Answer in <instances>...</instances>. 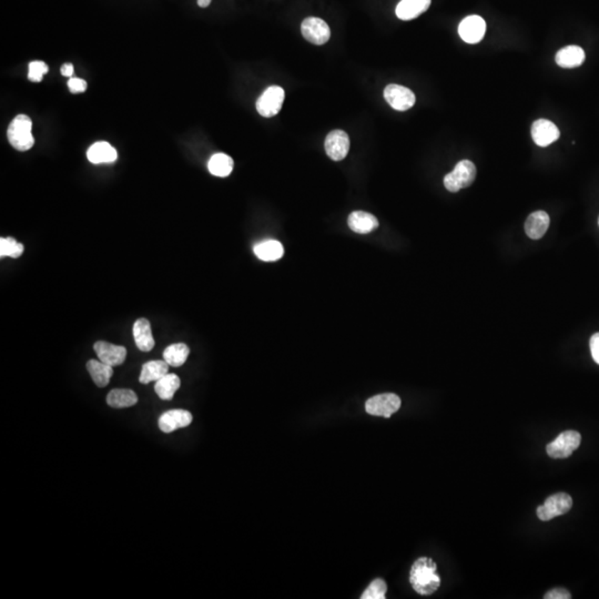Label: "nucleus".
<instances>
[{"mask_svg":"<svg viewBox=\"0 0 599 599\" xmlns=\"http://www.w3.org/2000/svg\"><path fill=\"white\" fill-rule=\"evenodd\" d=\"M189 353V347L185 343H175L163 351V359L170 367H179L185 364Z\"/></svg>","mask_w":599,"mask_h":599,"instance_id":"obj_27","label":"nucleus"},{"mask_svg":"<svg viewBox=\"0 0 599 599\" xmlns=\"http://www.w3.org/2000/svg\"><path fill=\"white\" fill-rule=\"evenodd\" d=\"M486 33V23L481 16L472 15L465 18L459 26V37L467 43H478Z\"/></svg>","mask_w":599,"mask_h":599,"instance_id":"obj_10","label":"nucleus"},{"mask_svg":"<svg viewBox=\"0 0 599 599\" xmlns=\"http://www.w3.org/2000/svg\"><path fill=\"white\" fill-rule=\"evenodd\" d=\"M87 158L90 163H93V165L113 163L117 160L118 153L117 150L110 143H106V141H99V143H93L88 149Z\"/></svg>","mask_w":599,"mask_h":599,"instance_id":"obj_19","label":"nucleus"},{"mask_svg":"<svg viewBox=\"0 0 599 599\" xmlns=\"http://www.w3.org/2000/svg\"><path fill=\"white\" fill-rule=\"evenodd\" d=\"M253 251L260 260H262L265 262L277 261V260L281 259L283 257V253H285L283 245L275 240H267L263 242L257 243V245H255Z\"/></svg>","mask_w":599,"mask_h":599,"instance_id":"obj_22","label":"nucleus"},{"mask_svg":"<svg viewBox=\"0 0 599 599\" xmlns=\"http://www.w3.org/2000/svg\"><path fill=\"white\" fill-rule=\"evenodd\" d=\"M24 245L18 243L14 237H1L0 239V257H19L23 255Z\"/></svg>","mask_w":599,"mask_h":599,"instance_id":"obj_28","label":"nucleus"},{"mask_svg":"<svg viewBox=\"0 0 599 599\" xmlns=\"http://www.w3.org/2000/svg\"><path fill=\"white\" fill-rule=\"evenodd\" d=\"M33 121L28 116L18 115L8 127L7 135L10 145L19 151H27L35 145L33 133Z\"/></svg>","mask_w":599,"mask_h":599,"instance_id":"obj_2","label":"nucleus"},{"mask_svg":"<svg viewBox=\"0 0 599 599\" xmlns=\"http://www.w3.org/2000/svg\"><path fill=\"white\" fill-rule=\"evenodd\" d=\"M437 565L432 558L421 557L413 564L409 573V583L419 595H431L441 586V577L436 573Z\"/></svg>","mask_w":599,"mask_h":599,"instance_id":"obj_1","label":"nucleus"},{"mask_svg":"<svg viewBox=\"0 0 599 599\" xmlns=\"http://www.w3.org/2000/svg\"><path fill=\"white\" fill-rule=\"evenodd\" d=\"M589 347H590V352H592L593 359L595 362L599 365V333H595L590 341H589Z\"/></svg>","mask_w":599,"mask_h":599,"instance_id":"obj_33","label":"nucleus"},{"mask_svg":"<svg viewBox=\"0 0 599 599\" xmlns=\"http://www.w3.org/2000/svg\"><path fill=\"white\" fill-rule=\"evenodd\" d=\"M211 4V0H198V5L201 8H207Z\"/></svg>","mask_w":599,"mask_h":599,"instance_id":"obj_35","label":"nucleus"},{"mask_svg":"<svg viewBox=\"0 0 599 599\" xmlns=\"http://www.w3.org/2000/svg\"><path fill=\"white\" fill-rule=\"evenodd\" d=\"M598 223H599V221H598Z\"/></svg>","mask_w":599,"mask_h":599,"instance_id":"obj_36","label":"nucleus"},{"mask_svg":"<svg viewBox=\"0 0 599 599\" xmlns=\"http://www.w3.org/2000/svg\"><path fill=\"white\" fill-rule=\"evenodd\" d=\"M301 33L305 40L313 45H324L331 37V30L324 20L317 17H309L303 20Z\"/></svg>","mask_w":599,"mask_h":599,"instance_id":"obj_8","label":"nucleus"},{"mask_svg":"<svg viewBox=\"0 0 599 599\" xmlns=\"http://www.w3.org/2000/svg\"><path fill=\"white\" fill-rule=\"evenodd\" d=\"M325 153L334 161H341L349 151V138L343 130H333L325 138Z\"/></svg>","mask_w":599,"mask_h":599,"instance_id":"obj_11","label":"nucleus"},{"mask_svg":"<svg viewBox=\"0 0 599 599\" xmlns=\"http://www.w3.org/2000/svg\"><path fill=\"white\" fill-rule=\"evenodd\" d=\"M170 365L163 361H149L143 365L141 369V374H140L139 381L143 384H148L150 382H157L161 377L168 374Z\"/></svg>","mask_w":599,"mask_h":599,"instance_id":"obj_21","label":"nucleus"},{"mask_svg":"<svg viewBox=\"0 0 599 599\" xmlns=\"http://www.w3.org/2000/svg\"><path fill=\"white\" fill-rule=\"evenodd\" d=\"M572 506V497L566 493H557L549 496L544 504L537 508V517L543 522H547L555 517L566 514Z\"/></svg>","mask_w":599,"mask_h":599,"instance_id":"obj_5","label":"nucleus"},{"mask_svg":"<svg viewBox=\"0 0 599 599\" xmlns=\"http://www.w3.org/2000/svg\"><path fill=\"white\" fill-rule=\"evenodd\" d=\"M180 385H181V381H180L179 377L168 373L167 375L161 377L159 381L155 382V391L160 399L170 401L175 396Z\"/></svg>","mask_w":599,"mask_h":599,"instance_id":"obj_25","label":"nucleus"},{"mask_svg":"<svg viewBox=\"0 0 599 599\" xmlns=\"http://www.w3.org/2000/svg\"><path fill=\"white\" fill-rule=\"evenodd\" d=\"M285 101V90L279 86H271L257 100V113L265 118H272L280 113Z\"/></svg>","mask_w":599,"mask_h":599,"instance_id":"obj_7","label":"nucleus"},{"mask_svg":"<svg viewBox=\"0 0 599 599\" xmlns=\"http://www.w3.org/2000/svg\"><path fill=\"white\" fill-rule=\"evenodd\" d=\"M387 592L386 583L383 579H374L363 593L362 599H384Z\"/></svg>","mask_w":599,"mask_h":599,"instance_id":"obj_29","label":"nucleus"},{"mask_svg":"<svg viewBox=\"0 0 599 599\" xmlns=\"http://www.w3.org/2000/svg\"><path fill=\"white\" fill-rule=\"evenodd\" d=\"M384 98L393 109L397 111H406L415 105L416 98L414 93L409 88L391 83L384 89Z\"/></svg>","mask_w":599,"mask_h":599,"instance_id":"obj_9","label":"nucleus"},{"mask_svg":"<svg viewBox=\"0 0 599 599\" xmlns=\"http://www.w3.org/2000/svg\"><path fill=\"white\" fill-rule=\"evenodd\" d=\"M48 70H49V68L43 61L36 60V61L29 63L28 79L33 83H40L43 80V75L48 73Z\"/></svg>","mask_w":599,"mask_h":599,"instance_id":"obj_30","label":"nucleus"},{"mask_svg":"<svg viewBox=\"0 0 599 599\" xmlns=\"http://www.w3.org/2000/svg\"><path fill=\"white\" fill-rule=\"evenodd\" d=\"M401 407V399L394 393L375 395L367 399L365 411L373 416H383L385 419L392 416Z\"/></svg>","mask_w":599,"mask_h":599,"instance_id":"obj_6","label":"nucleus"},{"mask_svg":"<svg viewBox=\"0 0 599 599\" xmlns=\"http://www.w3.org/2000/svg\"><path fill=\"white\" fill-rule=\"evenodd\" d=\"M133 337L135 345L143 352H149L155 347L151 325L147 319H137L133 325Z\"/></svg>","mask_w":599,"mask_h":599,"instance_id":"obj_16","label":"nucleus"},{"mask_svg":"<svg viewBox=\"0 0 599 599\" xmlns=\"http://www.w3.org/2000/svg\"><path fill=\"white\" fill-rule=\"evenodd\" d=\"M96 353L101 362L110 365V367H118L125 362L127 357V349L121 345L111 344L105 341H98L93 345Z\"/></svg>","mask_w":599,"mask_h":599,"instance_id":"obj_14","label":"nucleus"},{"mask_svg":"<svg viewBox=\"0 0 599 599\" xmlns=\"http://www.w3.org/2000/svg\"><path fill=\"white\" fill-rule=\"evenodd\" d=\"M233 165L235 163H233L232 158L230 155L225 153H215L210 158L208 169L210 173L215 177L225 178L232 173Z\"/></svg>","mask_w":599,"mask_h":599,"instance_id":"obj_26","label":"nucleus"},{"mask_svg":"<svg viewBox=\"0 0 599 599\" xmlns=\"http://www.w3.org/2000/svg\"><path fill=\"white\" fill-rule=\"evenodd\" d=\"M549 223H551V219L545 211H535L527 217L525 222V232L531 239H541L546 233Z\"/></svg>","mask_w":599,"mask_h":599,"instance_id":"obj_17","label":"nucleus"},{"mask_svg":"<svg viewBox=\"0 0 599 599\" xmlns=\"http://www.w3.org/2000/svg\"><path fill=\"white\" fill-rule=\"evenodd\" d=\"M61 73L65 77H71L73 75V66L71 63H65V65L61 67Z\"/></svg>","mask_w":599,"mask_h":599,"instance_id":"obj_34","label":"nucleus"},{"mask_svg":"<svg viewBox=\"0 0 599 599\" xmlns=\"http://www.w3.org/2000/svg\"><path fill=\"white\" fill-rule=\"evenodd\" d=\"M545 599H570L572 596H570V593L565 588H554L552 590H549L546 595L544 596Z\"/></svg>","mask_w":599,"mask_h":599,"instance_id":"obj_32","label":"nucleus"},{"mask_svg":"<svg viewBox=\"0 0 599 599\" xmlns=\"http://www.w3.org/2000/svg\"><path fill=\"white\" fill-rule=\"evenodd\" d=\"M87 369L90 377L93 379V382L99 387L107 386L109 384L110 379L113 375V367L101 362L100 359L99 361H96V359L88 361Z\"/></svg>","mask_w":599,"mask_h":599,"instance_id":"obj_23","label":"nucleus"},{"mask_svg":"<svg viewBox=\"0 0 599 599\" xmlns=\"http://www.w3.org/2000/svg\"><path fill=\"white\" fill-rule=\"evenodd\" d=\"M582 442V435L576 431H565L553 442L547 445L546 451L552 459H567L578 449Z\"/></svg>","mask_w":599,"mask_h":599,"instance_id":"obj_4","label":"nucleus"},{"mask_svg":"<svg viewBox=\"0 0 599 599\" xmlns=\"http://www.w3.org/2000/svg\"><path fill=\"white\" fill-rule=\"evenodd\" d=\"M585 51L578 46H567L556 53L555 61L562 68H576L584 63Z\"/></svg>","mask_w":599,"mask_h":599,"instance_id":"obj_20","label":"nucleus"},{"mask_svg":"<svg viewBox=\"0 0 599 599\" xmlns=\"http://www.w3.org/2000/svg\"><path fill=\"white\" fill-rule=\"evenodd\" d=\"M107 403L113 409H123L137 404L138 396L133 389H115L108 394Z\"/></svg>","mask_w":599,"mask_h":599,"instance_id":"obj_24","label":"nucleus"},{"mask_svg":"<svg viewBox=\"0 0 599 599\" xmlns=\"http://www.w3.org/2000/svg\"><path fill=\"white\" fill-rule=\"evenodd\" d=\"M476 178V167L469 160H462L455 165L452 173L444 178V187L449 193H459V190L472 185Z\"/></svg>","mask_w":599,"mask_h":599,"instance_id":"obj_3","label":"nucleus"},{"mask_svg":"<svg viewBox=\"0 0 599 599\" xmlns=\"http://www.w3.org/2000/svg\"><path fill=\"white\" fill-rule=\"evenodd\" d=\"M533 140L539 147H547L559 139V129L551 120L538 119L533 123L531 129Z\"/></svg>","mask_w":599,"mask_h":599,"instance_id":"obj_13","label":"nucleus"},{"mask_svg":"<svg viewBox=\"0 0 599 599\" xmlns=\"http://www.w3.org/2000/svg\"><path fill=\"white\" fill-rule=\"evenodd\" d=\"M432 0H401L396 6L395 14L401 20H412L422 15L429 9Z\"/></svg>","mask_w":599,"mask_h":599,"instance_id":"obj_15","label":"nucleus"},{"mask_svg":"<svg viewBox=\"0 0 599 599\" xmlns=\"http://www.w3.org/2000/svg\"><path fill=\"white\" fill-rule=\"evenodd\" d=\"M193 416L185 409H171L160 416L159 429L163 433H173L177 429H185L193 423Z\"/></svg>","mask_w":599,"mask_h":599,"instance_id":"obj_12","label":"nucleus"},{"mask_svg":"<svg viewBox=\"0 0 599 599\" xmlns=\"http://www.w3.org/2000/svg\"><path fill=\"white\" fill-rule=\"evenodd\" d=\"M349 229L359 235H367L372 232L379 227V221L374 215L364 211H354L349 215L347 219Z\"/></svg>","mask_w":599,"mask_h":599,"instance_id":"obj_18","label":"nucleus"},{"mask_svg":"<svg viewBox=\"0 0 599 599\" xmlns=\"http://www.w3.org/2000/svg\"><path fill=\"white\" fill-rule=\"evenodd\" d=\"M68 88L73 93H85L87 89V83L80 78H70L68 81Z\"/></svg>","mask_w":599,"mask_h":599,"instance_id":"obj_31","label":"nucleus"}]
</instances>
